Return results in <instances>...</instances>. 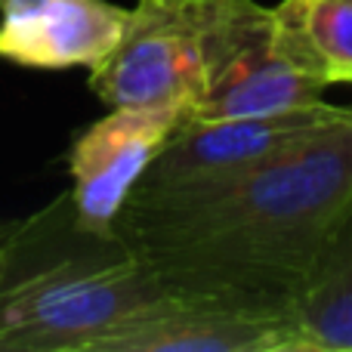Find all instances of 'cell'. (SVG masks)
I'll use <instances>...</instances> for the list:
<instances>
[{
    "mask_svg": "<svg viewBox=\"0 0 352 352\" xmlns=\"http://www.w3.org/2000/svg\"><path fill=\"white\" fill-rule=\"evenodd\" d=\"M352 207V109L207 195L127 201L111 241L164 291L287 312Z\"/></svg>",
    "mask_w": 352,
    "mask_h": 352,
    "instance_id": "obj_1",
    "label": "cell"
},
{
    "mask_svg": "<svg viewBox=\"0 0 352 352\" xmlns=\"http://www.w3.org/2000/svg\"><path fill=\"white\" fill-rule=\"evenodd\" d=\"M164 294L155 272L124 244L115 254L62 256L0 297V352H87L124 316Z\"/></svg>",
    "mask_w": 352,
    "mask_h": 352,
    "instance_id": "obj_2",
    "label": "cell"
},
{
    "mask_svg": "<svg viewBox=\"0 0 352 352\" xmlns=\"http://www.w3.org/2000/svg\"><path fill=\"white\" fill-rule=\"evenodd\" d=\"M198 28L207 84L186 121L285 115L324 102V87L281 53L272 6L201 0Z\"/></svg>",
    "mask_w": 352,
    "mask_h": 352,
    "instance_id": "obj_3",
    "label": "cell"
},
{
    "mask_svg": "<svg viewBox=\"0 0 352 352\" xmlns=\"http://www.w3.org/2000/svg\"><path fill=\"white\" fill-rule=\"evenodd\" d=\"M207 84L198 3L140 0L118 47L90 72V90L111 109L188 111Z\"/></svg>",
    "mask_w": 352,
    "mask_h": 352,
    "instance_id": "obj_4",
    "label": "cell"
},
{
    "mask_svg": "<svg viewBox=\"0 0 352 352\" xmlns=\"http://www.w3.org/2000/svg\"><path fill=\"white\" fill-rule=\"evenodd\" d=\"M337 111L340 105L322 102L285 115L182 121L127 201H179L207 195L263 164Z\"/></svg>",
    "mask_w": 352,
    "mask_h": 352,
    "instance_id": "obj_5",
    "label": "cell"
},
{
    "mask_svg": "<svg viewBox=\"0 0 352 352\" xmlns=\"http://www.w3.org/2000/svg\"><path fill=\"white\" fill-rule=\"evenodd\" d=\"M87 352H291V318L281 309L164 291Z\"/></svg>",
    "mask_w": 352,
    "mask_h": 352,
    "instance_id": "obj_6",
    "label": "cell"
},
{
    "mask_svg": "<svg viewBox=\"0 0 352 352\" xmlns=\"http://www.w3.org/2000/svg\"><path fill=\"white\" fill-rule=\"evenodd\" d=\"M182 121L179 111L111 109L74 136L68 152L72 207L84 235L111 241L127 198Z\"/></svg>",
    "mask_w": 352,
    "mask_h": 352,
    "instance_id": "obj_7",
    "label": "cell"
},
{
    "mask_svg": "<svg viewBox=\"0 0 352 352\" xmlns=\"http://www.w3.org/2000/svg\"><path fill=\"white\" fill-rule=\"evenodd\" d=\"M130 10L111 0H0V59L22 68H96Z\"/></svg>",
    "mask_w": 352,
    "mask_h": 352,
    "instance_id": "obj_8",
    "label": "cell"
},
{
    "mask_svg": "<svg viewBox=\"0 0 352 352\" xmlns=\"http://www.w3.org/2000/svg\"><path fill=\"white\" fill-rule=\"evenodd\" d=\"M291 352H352V207L287 306Z\"/></svg>",
    "mask_w": 352,
    "mask_h": 352,
    "instance_id": "obj_9",
    "label": "cell"
},
{
    "mask_svg": "<svg viewBox=\"0 0 352 352\" xmlns=\"http://www.w3.org/2000/svg\"><path fill=\"white\" fill-rule=\"evenodd\" d=\"M275 37L287 59L328 90L352 84V0H281Z\"/></svg>",
    "mask_w": 352,
    "mask_h": 352,
    "instance_id": "obj_10",
    "label": "cell"
},
{
    "mask_svg": "<svg viewBox=\"0 0 352 352\" xmlns=\"http://www.w3.org/2000/svg\"><path fill=\"white\" fill-rule=\"evenodd\" d=\"M37 223H41V213L28 219H0V297H3V287L12 275V260Z\"/></svg>",
    "mask_w": 352,
    "mask_h": 352,
    "instance_id": "obj_11",
    "label": "cell"
},
{
    "mask_svg": "<svg viewBox=\"0 0 352 352\" xmlns=\"http://www.w3.org/2000/svg\"><path fill=\"white\" fill-rule=\"evenodd\" d=\"M188 3H201V0H188Z\"/></svg>",
    "mask_w": 352,
    "mask_h": 352,
    "instance_id": "obj_12",
    "label": "cell"
}]
</instances>
